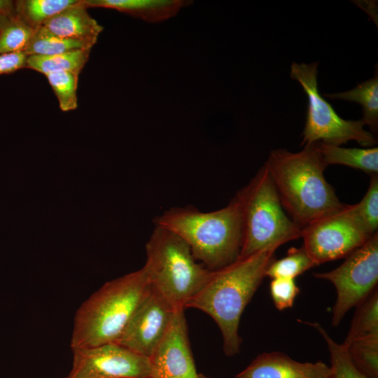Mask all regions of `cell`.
Returning <instances> with one entry per match:
<instances>
[{"mask_svg": "<svg viewBox=\"0 0 378 378\" xmlns=\"http://www.w3.org/2000/svg\"><path fill=\"white\" fill-rule=\"evenodd\" d=\"M264 165L284 209L300 229L344 206L325 178L328 164L314 143L296 153L272 150Z\"/></svg>", "mask_w": 378, "mask_h": 378, "instance_id": "cell-1", "label": "cell"}, {"mask_svg": "<svg viewBox=\"0 0 378 378\" xmlns=\"http://www.w3.org/2000/svg\"><path fill=\"white\" fill-rule=\"evenodd\" d=\"M276 250L239 257L224 267L211 271L207 282L186 305V308L201 310L214 320L227 356L240 351L239 326L241 315L265 277L267 267L275 259Z\"/></svg>", "mask_w": 378, "mask_h": 378, "instance_id": "cell-2", "label": "cell"}, {"mask_svg": "<svg viewBox=\"0 0 378 378\" xmlns=\"http://www.w3.org/2000/svg\"><path fill=\"white\" fill-rule=\"evenodd\" d=\"M153 223L184 240L195 259L211 271L239 258L241 220L234 197L223 208L209 212L191 206L172 207L155 216Z\"/></svg>", "mask_w": 378, "mask_h": 378, "instance_id": "cell-3", "label": "cell"}, {"mask_svg": "<svg viewBox=\"0 0 378 378\" xmlns=\"http://www.w3.org/2000/svg\"><path fill=\"white\" fill-rule=\"evenodd\" d=\"M149 286L144 267L102 286L76 312L71 349L116 342Z\"/></svg>", "mask_w": 378, "mask_h": 378, "instance_id": "cell-4", "label": "cell"}, {"mask_svg": "<svg viewBox=\"0 0 378 378\" xmlns=\"http://www.w3.org/2000/svg\"><path fill=\"white\" fill-rule=\"evenodd\" d=\"M240 215L239 257L277 249L301 237V229L286 214L270 175L263 164L234 196Z\"/></svg>", "mask_w": 378, "mask_h": 378, "instance_id": "cell-5", "label": "cell"}, {"mask_svg": "<svg viewBox=\"0 0 378 378\" xmlns=\"http://www.w3.org/2000/svg\"><path fill=\"white\" fill-rule=\"evenodd\" d=\"M146 252L144 267L150 285L176 311L185 310L207 282L211 270L197 262L184 240L160 226L155 225Z\"/></svg>", "mask_w": 378, "mask_h": 378, "instance_id": "cell-6", "label": "cell"}, {"mask_svg": "<svg viewBox=\"0 0 378 378\" xmlns=\"http://www.w3.org/2000/svg\"><path fill=\"white\" fill-rule=\"evenodd\" d=\"M318 62L310 64L293 62L290 76L297 80L307 97V112L301 146L321 141L341 146L355 141L362 146L377 144L375 136L363 128V120H344L335 111L318 90Z\"/></svg>", "mask_w": 378, "mask_h": 378, "instance_id": "cell-7", "label": "cell"}, {"mask_svg": "<svg viewBox=\"0 0 378 378\" xmlns=\"http://www.w3.org/2000/svg\"><path fill=\"white\" fill-rule=\"evenodd\" d=\"M317 279L330 281L336 290L332 326L337 327L347 312L358 306L377 288L378 281V233L349 254L337 267L315 272Z\"/></svg>", "mask_w": 378, "mask_h": 378, "instance_id": "cell-8", "label": "cell"}, {"mask_svg": "<svg viewBox=\"0 0 378 378\" xmlns=\"http://www.w3.org/2000/svg\"><path fill=\"white\" fill-rule=\"evenodd\" d=\"M371 237L351 214L348 204L301 229L302 246L316 264L346 257Z\"/></svg>", "mask_w": 378, "mask_h": 378, "instance_id": "cell-9", "label": "cell"}, {"mask_svg": "<svg viewBox=\"0 0 378 378\" xmlns=\"http://www.w3.org/2000/svg\"><path fill=\"white\" fill-rule=\"evenodd\" d=\"M72 351L70 378H146L150 369L148 357L115 342Z\"/></svg>", "mask_w": 378, "mask_h": 378, "instance_id": "cell-10", "label": "cell"}, {"mask_svg": "<svg viewBox=\"0 0 378 378\" xmlns=\"http://www.w3.org/2000/svg\"><path fill=\"white\" fill-rule=\"evenodd\" d=\"M176 312L150 284L115 343L149 358L167 332Z\"/></svg>", "mask_w": 378, "mask_h": 378, "instance_id": "cell-11", "label": "cell"}, {"mask_svg": "<svg viewBox=\"0 0 378 378\" xmlns=\"http://www.w3.org/2000/svg\"><path fill=\"white\" fill-rule=\"evenodd\" d=\"M146 378H197L184 310L176 311L164 336L148 358Z\"/></svg>", "mask_w": 378, "mask_h": 378, "instance_id": "cell-12", "label": "cell"}, {"mask_svg": "<svg viewBox=\"0 0 378 378\" xmlns=\"http://www.w3.org/2000/svg\"><path fill=\"white\" fill-rule=\"evenodd\" d=\"M330 369L319 360L301 363L279 351L259 354L235 378H329Z\"/></svg>", "mask_w": 378, "mask_h": 378, "instance_id": "cell-13", "label": "cell"}, {"mask_svg": "<svg viewBox=\"0 0 378 378\" xmlns=\"http://www.w3.org/2000/svg\"><path fill=\"white\" fill-rule=\"evenodd\" d=\"M83 0L61 11L40 28L45 32L66 38L97 41L103 30L88 12Z\"/></svg>", "mask_w": 378, "mask_h": 378, "instance_id": "cell-14", "label": "cell"}, {"mask_svg": "<svg viewBox=\"0 0 378 378\" xmlns=\"http://www.w3.org/2000/svg\"><path fill=\"white\" fill-rule=\"evenodd\" d=\"M88 8L115 9L139 18L148 22H158L175 15L189 5L183 0H83Z\"/></svg>", "mask_w": 378, "mask_h": 378, "instance_id": "cell-15", "label": "cell"}, {"mask_svg": "<svg viewBox=\"0 0 378 378\" xmlns=\"http://www.w3.org/2000/svg\"><path fill=\"white\" fill-rule=\"evenodd\" d=\"M325 162L360 169L370 175L378 174V148H343L318 141L314 143Z\"/></svg>", "mask_w": 378, "mask_h": 378, "instance_id": "cell-16", "label": "cell"}, {"mask_svg": "<svg viewBox=\"0 0 378 378\" xmlns=\"http://www.w3.org/2000/svg\"><path fill=\"white\" fill-rule=\"evenodd\" d=\"M323 96L330 99H340L358 103L363 108L362 120L368 125L374 136L378 128V76L377 71L373 78L363 81L348 91Z\"/></svg>", "mask_w": 378, "mask_h": 378, "instance_id": "cell-17", "label": "cell"}, {"mask_svg": "<svg viewBox=\"0 0 378 378\" xmlns=\"http://www.w3.org/2000/svg\"><path fill=\"white\" fill-rule=\"evenodd\" d=\"M79 0H18L15 1L16 15L27 25L37 29L64 9Z\"/></svg>", "mask_w": 378, "mask_h": 378, "instance_id": "cell-18", "label": "cell"}, {"mask_svg": "<svg viewBox=\"0 0 378 378\" xmlns=\"http://www.w3.org/2000/svg\"><path fill=\"white\" fill-rule=\"evenodd\" d=\"M91 50H76L52 55H29L26 68L45 76L56 71H69L80 74L88 61Z\"/></svg>", "mask_w": 378, "mask_h": 378, "instance_id": "cell-19", "label": "cell"}, {"mask_svg": "<svg viewBox=\"0 0 378 378\" xmlns=\"http://www.w3.org/2000/svg\"><path fill=\"white\" fill-rule=\"evenodd\" d=\"M97 41L57 36L40 27L30 40L24 52L29 55H52L76 50H91Z\"/></svg>", "mask_w": 378, "mask_h": 378, "instance_id": "cell-20", "label": "cell"}, {"mask_svg": "<svg viewBox=\"0 0 378 378\" xmlns=\"http://www.w3.org/2000/svg\"><path fill=\"white\" fill-rule=\"evenodd\" d=\"M357 307L349 331L342 344L344 346L358 339L378 336L377 289Z\"/></svg>", "mask_w": 378, "mask_h": 378, "instance_id": "cell-21", "label": "cell"}, {"mask_svg": "<svg viewBox=\"0 0 378 378\" xmlns=\"http://www.w3.org/2000/svg\"><path fill=\"white\" fill-rule=\"evenodd\" d=\"M34 33L15 13L0 17V55L24 52Z\"/></svg>", "mask_w": 378, "mask_h": 378, "instance_id": "cell-22", "label": "cell"}, {"mask_svg": "<svg viewBox=\"0 0 378 378\" xmlns=\"http://www.w3.org/2000/svg\"><path fill=\"white\" fill-rule=\"evenodd\" d=\"M323 337L330 353V374L329 378H369L352 362L346 347L336 342L318 323H307Z\"/></svg>", "mask_w": 378, "mask_h": 378, "instance_id": "cell-23", "label": "cell"}, {"mask_svg": "<svg viewBox=\"0 0 378 378\" xmlns=\"http://www.w3.org/2000/svg\"><path fill=\"white\" fill-rule=\"evenodd\" d=\"M316 266L304 247H291L285 257L274 259L267 267L265 276L271 279H295L307 270Z\"/></svg>", "mask_w": 378, "mask_h": 378, "instance_id": "cell-24", "label": "cell"}, {"mask_svg": "<svg viewBox=\"0 0 378 378\" xmlns=\"http://www.w3.org/2000/svg\"><path fill=\"white\" fill-rule=\"evenodd\" d=\"M370 184L363 199L358 204L348 205L351 214L370 235L378 229V174L370 175Z\"/></svg>", "mask_w": 378, "mask_h": 378, "instance_id": "cell-25", "label": "cell"}, {"mask_svg": "<svg viewBox=\"0 0 378 378\" xmlns=\"http://www.w3.org/2000/svg\"><path fill=\"white\" fill-rule=\"evenodd\" d=\"M344 346L358 370L369 378H378V336L358 339Z\"/></svg>", "mask_w": 378, "mask_h": 378, "instance_id": "cell-26", "label": "cell"}, {"mask_svg": "<svg viewBox=\"0 0 378 378\" xmlns=\"http://www.w3.org/2000/svg\"><path fill=\"white\" fill-rule=\"evenodd\" d=\"M78 73L61 71L46 75L62 111L75 110L78 106Z\"/></svg>", "mask_w": 378, "mask_h": 378, "instance_id": "cell-27", "label": "cell"}, {"mask_svg": "<svg viewBox=\"0 0 378 378\" xmlns=\"http://www.w3.org/2000/svg\"><path fill=\"white\" fill-rule=\"evenodd\" d=\"M272 299L276 308L280 311L293 307L300 288L295 279H272L270 286Z\"/></svg>", "mask_w": 378, "mask_h": 378, "instance_id": "cell-28", "label": "cell"}, {"mask_svg": "<svg viewBox=\"0 0 378 378\" xmlns=\"http://www.w3.org/2000/svg\"><path fill=\"white\" fill-rule=\"evenodd\" d=\"M28 55L24 52L0 55V75L13 73L26 68Z\"/></svg>", "mask_w": 378, "mask_h": 378, "instance_id": "cell-29", "label": "cell"}, {"mask_svg": "<svg viewBox=\"0 0 378 378\" xmlns=\"http://www.w3.org/2000/svg\"><path fill=\"white\" fill-rule=\"evenodd\" d=\"M15 13V1L10 0H0V17L11 15Z\"/></svg>", "mask_w": 378, "mask_h": 378, "instance_id": "cell-30", "label": "cell"}, {"mask_svg": "<svg viewBox=\"0 0 378 378\" xmlns=\"http://www.w3.org/2000/svg\"><path fill=\"white\" fill-rule=\"evenodd\" d=\"M197 378H207L206 377H205L204 375H203L202 374H199L198 375V377Z\"/></svg>", "mask_w": 378, "mask_h": 378, "instance_id": "cell-31", "label": "cell"}, {"mask_svg": "<svg viewBox=\"0 0 378 378\" xmlns=\"http://www.w3.org/2000/svg\"><path fill=\"white\" fill-rule=\"evenodd\" d=\"M64 378H70V377H69L67 376V377H64Z\"/></svg>", "mask_w": 378, "mask_h": 378, "instance_id": "cell-32", "label": "cell"}]
</instances>
